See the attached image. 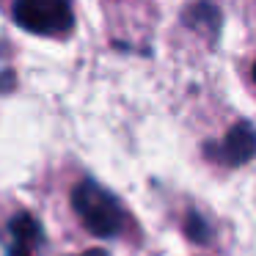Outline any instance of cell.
<instances>
[{
	"instance_id": "5",
	"label": "cell",
	"mask_w": 256,
	"mask_h": 256,
	"mask_svg": "<svg viewBox=\"0 0 256 256\" xmlns=\"http://www.w3.org/2000/svg\"><path fill=\"white\" fill-rule=\"evenodd\" d=\"M8 232H12L14 242H22V245H28V248L36 242H42V226L34 215H28V212L14 215L12 220H8Z\"/></svg>"
},
{
	"instance_id": "9",
	"label": "cell",
	"mask_w": 256,
	"mask_h": 256,
	"mask_svg": "<svg viewBox=\"0 0 256 256\" xmlns=\"http://www.w3.org/2000/svg\"><path fill=\"white\" fill-rule=\"evenodd\" d=\"M83 256H108V254H105V250H86Z\"/></svg>"
},
{
	"instance_id": "7",
	"label": "cell",
	"mask_w": 256,
	"mask_h": 256,
	"mask_svg": "<svg viewBox=\"0 0 256 256\" xmlns=\"http://www.w3.org/2000/svg\"><path fill=\"white\" fill-rule=\"evenodd\" d=\"M12 88H14V72L6 69V72H0V94L3 91H12Z\"/></svg>"
},
{
	"instance_id": "8",
	"label": "cell",
	"mask_w": 256,
	"mask_h": 256,
	"mask_svg": "<svg viewBox=\"0 0 256 256\" xmlns=\"http://www.w3.org/2000/svg\"><path fill=\"white\" fill-rule=\"evenodd\" d=\"M8 256H30V248L22 242H14L12 248H8Z\"/></svg>"
},
{
	"instance_id": "4",
	"label": "cell",
	"mask_w": 256,
	"mask_h": 256,
	"mask_svg": "<svg viewBox=\"0 0 256 256\" xmlns=\"http://www.w3.org/2000/svg\"><path fill=\"white\" fill-rule=\"evenodd\" d=\"M184 22H188L190 28L201 30L204 36H212V39L220 34V12H218V6L210 3V0L193 3V6L184 12Z\"/></svg>"
},
{
	"instance_id": "2",
	"label": "cell",
	"mask_w": 256,
	"mask_h": 256,
	"mask_svg": "<svg viewBox=\"0 0 256 256\" xmlns=\"http://www.w3.org/2000/svg\"><path fill=\"white\" fill-rule=\"evenodd\" d=\"M12 17L22 30L39 36H64L74 28L72 0H14Z\"/></svg>"
},
{
	"instance_id": "3",
	"label": "cell",
	"mask_w": 256,
	"mask_h": 256,
	"mask_svg": "<svg viewBox=\"0 0 256 256\" xmlns=\"http://www.w3.org/2000/svg\"><path fill=\"white\" fill-rule=\"evenodd\" d=\"M256 157V130L250 127L248 122H240L234 124L232 130L226 132V140L220 146V160L226 166L237 168L242 162L254 160Z\"/></svg>"
},
{
	"instance_id": "1",
	"label": "cell",
	"mask_w": 256,
	"mask_h": 256,
	"mask_svg": "<svg viewBox=\"0 0 256 256\" xmlns=\"http://www.w3.org/2000/svg\"><path fill=\"white\" fill-rule=\"evenodd\" d=\"M69 201H72V210L78 212V218L83 220V226L94 237L110 240L122 234V226H124L122 204L102 184H96L94 179H83L80 184H74Z\"/></svg>"
},
{
	"instance_id": "6",
	"label": "cell",
	"mask_w": 256,
	"mask_h": 256,
	"mask_svg": "<svg viewBox=\"0 0 256 256\" xmlns=\"http://www.w3.org/2000/svg\"><path fill=\"white\" fill-rule=\"evenodd\" d=\"M184 234H188L190 242L204 245V242H210V234L212 232H210V223H206L198 212H190V215L184 218Z\"/></svg>"
},
{
	"instance_id": "10",
	"label": "cell",
	"mask_w": 256,
	"mask_h": 256,
	"mask_svg": "<svg viewBox=\"0 0 256 256\" xmlns=\"http://www.w3.org/2000/svg\"><path fill=\"white\" fill-rule=\"evenodd\" d=\"M254 80H256V66H254Z\"/></svg>"
}]
</instances>
